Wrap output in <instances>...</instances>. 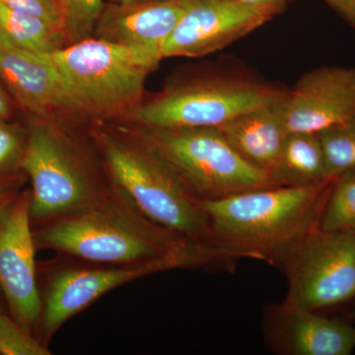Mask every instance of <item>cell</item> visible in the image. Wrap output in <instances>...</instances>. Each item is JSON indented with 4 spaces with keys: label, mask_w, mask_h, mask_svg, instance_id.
I'll list each match as a JSON object with an SVG mask.
<instances>
[{
    "label": "cell",
    "mask_w": 355,
    "mask_h": 355,
    "mask_svg": "<svg viewBox=\"0 0 355 355\" xmlns=\"http://www.w3.org/2000/svg\"><path fill=\"white\" fill-rule=\"evenodd\" d=\"M35 246L79 260L173 270H231L241 252L189 239L146 216L120 187L33 228Z\"/></svg>",
    "instance_id": "cell-1"
},
{
    "label": "cell",
    "mask_w": 355,
    "mask_h": 355,
    "mask_svg": "<svg viewBox=\"0 0 355 355\" xmlns=\"http://www.w3.org/2000/svg\"><path fill=\"white\" fill-rule=\"evenodd\" d=\"M333 181L259 189L205 200L202 205L219 244L279 268L292 250L319 225Z\"/></svg>",
    "instance_id": "cell-2"
},
{
    "label": "cell",
    "mask_w": 355,
    "mask_h": 355,
    "mask_svg": "<svg viewBox=\"0 0 355 355\" xmlns=\"http://www.w3.org/2000/svg\"><path fill=\"white\" fill-rule=\"evenodd\" d=\"M87 130L109 179L146 216L189 239L222 246L202 202L153 146L120 123L97 121Z\"/></svg>",
    "instance_id": "cell-3"
},
{
    "label": "cell",
    "mask_w": 355,
    "mask_h": 355,
    "mask_svg": "<svg viewBox=\"0 0 355 355\" xmlns=\"http://www.w3.org/2000/svg\"><path fill=\"white\" fill-rule=\"evenodd\" d=\"M67 120L26 118L33 228L87 205L111 186L87 128L83 133Z\"/></svg>",
    "instance_id": "cell-4"
},
{
    "label": "cell",
    "mask_w": 355,
    "mask_h": 355,
    "mask_svg": "<svg viewBox=\"0 0 355 355\" xmlns=\"http://www.w3.org/2000/svg\"><path fill=\"white\" fill-rule=\"evenodd\" d=\"M286 91L226 64H203L172 74L116 123L155 128H219L282 99Z\"/></svg>",
    "instance_id": "cell-5"
},
{
    "label": "cell",
    "mask_w": 355,
    "mask_h": 355,
    "mask_svg": "<svg viewBox=\"0 0 355 355\" xmlns=\"http://www.w3.org/2000/svg\"><path fill=\"white\" fill-rule=\"evenodd\" d=\"M71 116L89 123H116L142 102L147 77L160 53L91 37L51 55Z\"/></svg>",
    "instance_id": "cell-6"
},
{
    "label": "cell",
    "mask_w": 355,
    "mask_h": 355,
    "mask_svg": "<svg viewBox=\"0 0 355 355\" xmlns=\"http://www.w3.org/2000/svg\"><path fill=\"white\" fill-rule=\"evenodd\" d=\"M120 123L148 142L200 202L279 187L245 161L218 128H155Z\"/></svg>",
    "instance_id": "cell-7"
},
{
    "label": "cell",
    "mask_w": 355,
    "mask_h": 355,
    "mask_svg": "<svg viewBox=\"0 0 355 355\" xmlns=\"http://www.w3.org/2000/svg\"><path fill=\"white\" fill-rule=\"evenodd\" d=\"M279 268L288 284L284 301L289 304L317 312L355 300V232L317 227Z\"/></svg>",
    "instance_id": "cell-8"
},
{
    "label": "cell",
    "mask_w": 355,
    "mask_h": 355,
    "mask_svg": "<svg viewBox=\"0 0 355 355\" xmlns=\"http://www.w3.org/2000/svg\"><path fill=\"white\" fill-rule=\"evenodd\" d=\"M157 273L150 266L92 263L60 254L38 266V340L48 347L67 321L108 292Z\"/></svg>",
    "instance_id": "cell-9"
},
{
    "label": "cell",
    "mask_w": 355,
    "mask_h": 355,
    "mask_svg": "<svg viewBox=\"0 0 355 355\" xmlns=\"http://www.w3.org/2000/svg\"><path fill=\"white\" fill-rule=\"evenodd\" d=\"M29 207L30 190L21 191L0 218V291L9 315L38 340L41 300Z\"/></svg>",
    "instance_id": "cell-10"
},
{
    "label": "cell",
    "mask_w": 355,
    "mask_h": 355,
    "mask_svg": "<svg viewBox=\"0 0 355 355\" xmlns=\"http://www.w3.org/2000/svg\"><path fill=\"white\" fill-rule=\"evenodd\" d=\"M275 17L241 0H189L161 57L198 58L223 50Z\"/></svg>",
    "instance_id": "cell-11"
},
{
    "label": "cell",
    "mask_w": 355,
    "mask_h": 355,
    "mask_svg": "<svg viewBox=\"0 0 355 355\" xmlns=\"http://www.w3.org/2000/svg\"><path fill=\"white\" fill-rule=\"evenodd\" d=\"M354 118V67H317L303 74L292 91L286 93L288 132L318 135Z\"/></svg>",
    "instance_id": "cell-12"
},
{
    "label": "cell",
    "mask_w": 355,
    "mask_h": 355,
    "mask_svg": "<svg viewBox=\"0 0 355 355\" xmlns=\"http://www.w3.org/2000/svg\"><path fill=\"white\" fill-rule=\"evenodd\" d=\"M261 327L266 345L275 354L350 355L355 349L354 324L286 301L266 306Z\"/></svg>",
    "instance_id": "cell-13"
},
{
    "label": "cell",
    "mask_w": 355,
    "mask_h": 355,
    "mask_svg": "<svg viewBox=\"0 0 355 355\" xmlns=\"http://www.w3.org/2000/svg\"><path fill=\"white\" fill-rule=\"evenodd\" d=\"M0 80L15 108L22 111L26 118L67 119L62 114H70L60 74L51 55L20 48L1 34Z\"/></svg>",
    "instance_id": "cell-14"
},
{
    "label": "cell",
    "mask_w": 355,
    "mask_h": 355,
    "mask_svg": "<svg viewBox=\"0 0 355 355\" xmlns=\"http://www.w3.org/2000/svg\"><path fill=\"white\" fill-rule=\"evenodd\" d=\"M189 0L105 2L96 38L109 43L159 51L183 16Z\"/></svg>",
    "instance_id": "cell-15"
},
{
    "label": "cell",
    "mask_w": 355,
    "mask_h": 355,
    "mask_svg": "<svg viewBox=\"0 0 355 355\" xmlns=\"http://www.w3.org/2000/svg\"><path fill=\"white\" fill-rule=\"evenodd\" d=\"M286 96L272 104L236 116L218 128L236 153L249 164L270 174L272 179L289 133Z\"/></svg>",
    "instance_id": "cell-16"
},
{
    "label": "cell",
    "mask_w": 355,
    "mask_h": 355,
    "mask_svg": "<svg viewBox=\"0 0 355 355\" xmlns=\"http://www.w3.org/2000/svg\"><path fill=\"white\" fill-rule=\"evenodd\" d=\"M273 180L277 186L311 187L333 181L329 177L323 147L315 133L287 135Z\"/></svg>",
    "instance_id": "cell-17"
},
{
    "label": "cell",
    "mask_w": 355,
    "mask_h": 355,
    "mask_svg": "<svg viewBox=\"0 0 355 355\" xmlns=\"http://www.w3.org/2000/svg\"><path fill=\"white\" fill-rule=\"evenodd\" d=\"M0 34L16 46L40 55H51L69 46L60 28L14 10L1 1Z\"/></svg>",
    "instance_id": "cell-18"
},
{
    "label": "cell",
    "mask_w": 355,
    "mask_h": 355,
    "mask_svg": "<svg viewBox=\"0 0 355 355\" xmlns=\"http://www.w3.org/2000/svg\"><path fill=\"white\" fill-rule=\"evenodd\" d=\"M27 121H0V193L22 191L29 181L24 169Z\"/></svg>",
    "instance_id": "cell-19"
},
{
    "label": "cell",
    "mask_w": 355,
    "mask_h": 355,
    "mask_svg": "<svg viewBox=\"0 0 355 355\" xmlns=\"http://www.w3.org/2000/svg\"><path fill=\"white\" fill-rule=\"evenodd\" d=\"M318 227L328 232H355V170L334 179Z\"/></svg>",
    "instance_id": "cell-20"
},
{
    "label": "cell",
    "mask_w": 355,
    "mask_h": 355,
    "mask_svg": "<svg viewBox=\"0 0 355 355\" xmlns=\"http://www.w3.org/2000/svg\"><path fill=\"white\" fill-rule=\"evenodd\" d=\"M331 180L355 170V118L318 133Z\"/></svg>",
    "instance_id": "cell-21"
},
{
    "label": "cell",
    "mask_w": 355,
    "mask_h": 355,
    "mask_svg": "<svg viewBox=\"0 0 355 355\" xmlns=\"http://www.w3.org/2000/svg\"><path fill=\"white\" fill-rule=\"evenodd\" d=\"M62 11V29L67 44L91 38L105 6L104 0H58Z\"/></svg>",
    "instance_id": "cell-22"
},
{
    "label": "cell",
    "mask_w": 355,
    "mask_h": 355,
    "mask_svg": "<svg viewBox=\"0 0 355 355\" xmlns=\"http://www.w3.org/2000/svg\"><path fill=\"white\" fill-rule=\"evenodd\" d=\"M0 354L49 355L51 352L10 315L0 312Z\"/></svg>",
    "instance_id": "cell-23"
},
{
    "label": "cell",
    "mask_w": 355,
    "mask_h": 355,
    "mask_svg": "<svg viewBox=\"0 0 355 355\" xmlns=\"http://www.w3.org/2000/svg\"><path fill=\"white\" fill-rule=\"evenodd\" d=\"M0 1L3 2L6 6L14 10L35 16L62 29V11L58 0H0Z\"/></svg>",
    "instance_id": "cell-24"
},
{
    "label": "cell",
    "mask_w": 355,
    "mask_h": 355,
    "mask_svg": "<svg viewBox=\"0 0 355 355\" xmlns=\"http://www.w3.org/2000/svg\"><path fill=\"white\" fill-rule=\"evenodd\" d=\"M355 32V0H324Z\"/></svg>",
    "instance_id": "cell-25"
},
{
    "label": "cell",
    "mask_w": 355,
    "mask_h": 355,
    "mask_svg": "<svg viewBox=\"0 0 355 355\" xmlns=\"http://www.w3.org/2000/svg\"><path fill=\"white\" fill-rule=\"evenodd\" d=\"M15 119V106L1 80H0V121Z\"/></svg>",
    "instance_id": "cell-26"
},
{
    "label": "cell",
    "mask_w": 355,
    "mask_h": 355,
    "mask_svg": "<svg viewBox=\"0 0 355 355\" xmlns=\"http://www.w3.org/2000/svg\"><path fill=\"white\" fill-rule=\"evenodd\" d=\"M241 1L261 7L272 13L273 16H277L286 10L287 4L291 0H241Z\"/></svg>",
    "instance_id": "cell-27"
},
{
    "label": "cell",
    "mask_w": 355,
    "mask_h": 355,
    "mask_svg": "<svg viewBox=\"0 0 355 355\" xmlns=\"http://www.w3.org/2000/svg\"><path fill=\"white\" fill-rule=\"evenodd\" d=\"M19 193L20 191H13V193H0V218L3 216L4 212L8 209L11 203L14 202Z\"/></svg>",
    "instance_id": "cell-28"
},
{
    "label": "cell",
    "mask_w": 355,
    "mask_h": 355,
    "mask_svg": "<svg viewBox=\"0 0 355 355\" xmlns=\"http://www.w3.org/2000/svg\"><path fill=\"white\" fill-rule=\"evenodd\" d=\"M107 1L127 2V1H130V0H107Z\"/></svg>",
    "instance_id": "cell-29"
},
{
    "label": "cell",
    "mask_w": 355,
    "mask_h": 355,
    "mask_svg": "<svg viewBox=\"0 0 355 355\" xmlns=\"http://www.w3.org/2000/svg\"><path fill=\"white\" fill-rule=\"evenodd\" d=\"M350 316H352V318H354V319H355V305H354V310H352V314H350Z\"/></svg>",
    "instance_id": "cell-30"
},
{
    "label": "cell",
    "mask_w": 355,
    "mask_h": 355,
    "mask_svg": "<svg viewBox=\"0 0 355 355\" xmlns=\"http://www.w3.org/2000/svg\"><path fill=\"white\" fill-rule=\"evenodd\" d=\"M0 312H4L3 309H2L1 304H0Z\"/></svg>",
    "instance_id": "cell-31"
}]
</instances>
